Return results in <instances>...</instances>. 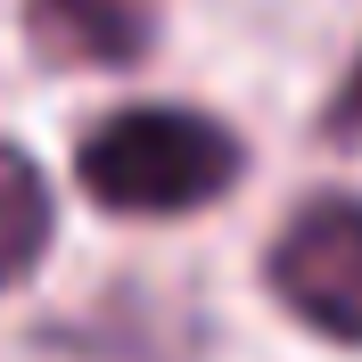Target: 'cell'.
Returning a JSON list of instances; mask_svg holds the SVG:
<instances>
[{"label": "cell", "instance_id": "obj_3", "mask_svg": "<svg viewBox=\"0 0 362 362\" xmlns=\"http://www.w3.org/2000/svg\"><path fill=\"white\" fill-rule=\"evenodd\" d=\"M165 0H25V33L49 66H140Z\"/></svg>", "mask_w": 362, "mask_h": 362}, {"label": "cell", "instance_id": "obj_4", "mask_svg": "<svg viewBox=\"0 0 362 362\" xmlns=\"http://www.w3.org/2000/svg\"><path fill=\"white\" fill-rule=\"evenodd\" d=\"M42 255H49V181L33 173L25 148L0 140V288H17Z\"/></svg>", "mask_w": 362, "mask_h": 362}, {"label": "cell", "instance_id": "obj_2", "mask_svg": "<svg viewBox=\"0 0 362 362\" xmlns=\"http://www.w3.org/2000/svg\"><path fill=\"white\" fill-rule=\"evenodd\" d=\"M272 296L313 338L362 346V198H313L264 255Z\"/></svg>", "mask_w": 362, "mask_h": 362}, {"label": "cell", "instance_id": "obj_1", "mask_svg": "<svg viewBox=\"0 0 362 362\" xmlns=\"http://www.w3.org/2000/svg\"><path fill=\"white\" fill-rule=\"evenodd\" d=\"M247 148L230 124L198 107H115L74 140V181L107 214H198L223 189H239Z\"/></svg>", "mask_w": 362, "mask_h": 362}, {"label": "cell", "instance_id": "obj_5", "mask_svg": "<svg viewBox=\"0 0 362 362\" xmlns=\"http://www.w3.org/2000/svg\"><path fill=\"white\" fill-rule=\"evenodd\" d=\"M321 140H338V148H362V58H354V74L338 83V99L321 107Z\"/></svg>", "mask_w": 362, "mask_h": 362}]
</instances>
